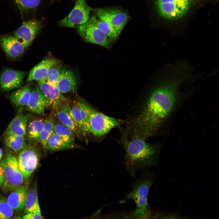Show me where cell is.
I'll return each instance as SVG.
<instances>
[{
  "instance_id": "obj_11",
  "label": "cell",
  "mask_w": 219,
  "mask_h": 219,
  "mask_svg": "<svg viewBox=\"0 0 219 219\" xmlns=\"http://www.w3.org/2000/svg\"><path fill=\"white\" fill-rule=\"evenodd\" d=\"M41 25L40 21L35 19L25 22L15 31L14 36L26 48L38 34Z\"/></svg>"
},
{
  "instance_id": "obj_10",
  "label": "cell",
  "mask_w": 219,
  "mask_h": 219,
  "mask_svg": "<svg viewBox=\"0 0 219 219\" xmlns=\"http://www.w3.org/2000/svg\"><path fill=\"white\" fill-rule=\"evenodd\" d=\"M94 10L99 19L109 23L120 35L129 20L128 15L119 9L97 8Z\"/></svg>"
},
{
  "instance_id": "obj_33",
  "label": "cell",
  "mask_w": 219,
  "mask_h": 219,
  "mask_svg": "<svg viewBox=\"0 0 219 219\" xmlns=\"http://www.w3.org/2000/svg\"><path fill=\"white\" fill-rule=\"evenodd\" d=\"M81 116L84 130V134L90 133L89 119L87 112L79 103L77 104Z\"/></svg>"
},
{
  "instance_id": "obj_38",
  "label": "cell",
  "mask_w": 219,
  "mask_h": 219,
  "mask_svg": "<svg viewBox=\"0 0 219 219\" xmlns=\"http://www.w3.org/2000/svg\"><path fill=\"white\" fill-rule=\"evenodd\" d=\"M3 155V151L2 149L0 148V160L2 158Z\"/></svg>"
},
{
  "instance_id": "obj_26",
  "label": "cell",
  "mask_w": 219,
  "mask_h": 219,
  "mask_svg": "<svg viewBox=\"0 0 219 219\" xmlns=\"http://www.w3.org/2000/svg\"><path fill=\"white\" fill-rule=\"evenodd\" d=\"M4 142L7 146L16 152L21 151L27 145L24 136L16 135H5Z\"/></svg>"
},
{
  "instance_id": "obj_36",
  "label": "cell",
  "mask_w": 219,
  "mask_h": 219,
  "mask_svg": "<svg viewBox=\"0 0 219 219\" xmlns=\"http://www.w3.org/2000/svg\"><path fill=\"white\" fill-rule=\"evenodd\" d=\"M150 219H179L175 217H153L151 216Z\"/></svg>"
},
{
  "instance_id": "obj_32",
  "label": "cell",
  "mask_w": 219,
  "mask_h": 219,
  "mask_svg": "<svg viewBox=\"0 0 219 219\" xmlns=\"http://www.w3.org/2000/svg\"><path fill=\"white\" fill-rule=\"evenodd\" d=\"M17 6L21 10L35 8L40 4V0H14Z\"/></svg>"
},
{
  "instance_id": "obj_12",
  "label": "cell",
  "mask_w": 219,
  "mask_h": 219,
  "mask_svg": "<svg viewBox=\"0 0 219 219\" xmlns=\"http://www.w3.org/2000/svg\"><path fill=\"white\" fill-rule=\"evenodd\" d=\"M25 75L23 71L6 68L0 76V86L4 91H9L20 87Z\"/></svg>"
},
{
  "instance_id": "obj_24",
  "label": "cell",
  "mask_w": 219,
  "mask_h": 219,
  "mask_svg": "<svg viewBox=\"0 0 219 219\" xmlns=\"http://www.w3.org/2000/svg\"><path fill=\"white\" fill-rule=\"evenodd\" d=\"M75 147L74 144L65 141L54 132L49 137L47 144V150L51 151L73 148Z\"/></svg>"
},
{
  "instance_id": "obj_23",
  "label": "cell",
  "mask_w": 219,
  "mask_h": 219,
  "mask_svg": "<svg viewBox=\"0 0 219 219\" xmlns=\"http://www.w3.org/2000/svg\"><path fill=\"white\" fill-rule=\"evenodd\" d=\"M57 116L64 126L71 130L75 134H78L79 132L75 126L71 114V108L69 106L62 105L58 110Z\"/></svg>"
},
{
  "instance_id": "obj_16",
  "label": "cell",
  "mask_w": 219,
  "mask_h": 219,
  "mask_svg": "<svg viewBox=\"0 0 219 219\" xmlns=\"http://www.w3.org/2000/svg\"><path fill=\"white\" fill-rule=\"evenodd\" d=\"M0 45L9 57H17L24 52L25 48L15 36H0Z\"/></svg>"
},
{
  "instance_id": "obj_27",
  "label": "cell",
  "mask_w": 219,
  "mask_h": 219,
  "mask_svg": "<svg viewBox=\"0 0 219 219\" xmlns=\"http://www.w3.org/2000/svg\"><path fill=\"white\" fill-rule=\"evenodd\" d=\"M91 17L96 25L107 36L110 43L117 40L120 35L111 25L105 21L99 19L98 20L94 15Z\"/></svg>"
},
{
  "instance_id": "obj_21",
  "label": "cell",
  "mask_w": 219,
  "mask_h": 219,
  "mask_svg": "<svg viewBox=\"0 0 219 219\" xmlns=\"http://www.w3.org/2000/svg\"><path fill=\"white\" fill-rule=\"evenodd\" d=\"M31 92L30 85H26L11 93L9 97L10 100L16 107L26 106L30 98Z\"/></svg>"
},
{
  "instance_id": "obj_7",
  "label": "cell",
  "mask_w": 219,
  "mask_h": 219,
  "mask_svg": "<svg viewBox=\"0 0 219 219\" xmlns=\"http://www.w3.org/2000/svg\"><path fill=\"white\" fill-rule=\"evenodd\" d=\"M40 158V153L34 146L27 145L19 154L18 165L26 183L32 173L37 168Z\"/></svg>"
},
{
  "instance_id": "obj_5",
  "label": "cell",
  "mask_w": 219,
  "mask_h": 219,
  "mask_svg": "<svg viewBox=\"0 0 219 219\" xmlns=\"http://www.w3.org/2000/svg\"><path fill=\"white\" fill-rule=\"evenodd\" d=\"M79 103L89 115L90 133L94 136H103L122 123V121L98 112L85 103Z\"/></svg>"
},
{
  "instance_id": "obj_29",
  "label": "cell",
  "mask_w": 219,
  "mask_h": 219,
  "mask_svg": "<svg viewBox=\"0 0 219 219\" xmlns=\"http://www.w3.org/2000/svg\"><path fill=\"white\" fill-rule=\"evenodd\" d=\"M61 69V64L59 61L51 65L47 72L46 77L47 82L57 87Z\"/></svg>"
},
{
  "instance_id": "obj_2",
  "label": "cell",
  "mask_w": 219,
  "mask_h": 219,
  "mask_svg": "<svg viewBox=\"0 0 219 219\" xmlns=\"http://www.w3.org/2000/svg\"><path fill=\"white\" fill-rule=\"evenodd\" d=\"M209 2L215 0H153L155 12L163 24L186 23Z\"/></svg>"
},
{
  "instance_id": "obj_4",
  "label": "cell",
  "mask_w": 219,
  "mask_h": 219,
  "mask_svg": "<svg viewBox=\"0 0 219 219\" xmlns=\"http://www.w3.org/2000/svg\"><path fill=\"white\" fill-rule=\"evenodd\" d=\"M152 184L148 179L143 178L134 185L131 192L127 196L126 200H133L136 205L134 211L121 217L120 219H150L152 216L149 209L148 197Z\"/></svg>"
},
{
  "instance_id": "obj_14",
  "label": "cell",
  "mask_w": 219,
  "mask_h": 219,
  "mask_svg": "<svg viewBox=\"0 0 219 219\" xmlns=\"http://www.w3.org/2000/svg\"><path fill=\"white\" fill-rule=\"evenodd\" d=\"M26 106L29 111L43 116L45 109L50 105L48 100L40 89L35 87L31 90L29 101Z\"/></svg>"
},
{
  "instance_id": "obj_13",
  "label": "cell",
  "mask_w": 219,
  "mask_h": 219,
  "mask_svg": "<svg viewBox=\"0 0 219 219\" xmlns=\"http://www.w3.org/2000/svg\"><path fill=\"white\" fill-rule=\"evenodd\" d=\"M39 89L48 100L50 106L56 111L62 106L66 98L63 96L57 87L49 83L46 78L38 82Z\"/></svg>"
},
{
  "instance_id": "obj_20",
  "label": "cell",
  "mask_w": 219,
  "mask_h": 219,
  "mask_svg": "<svg viewBox=\"0 0 219 219\" xmlns=\"http://www.w3.org/2000/svg\"><path fill=\"white\" fill-rule=\"evenodd\" d=\"M24 209L26 214L41 213L36 184L33 185L28 190Z\"/></svg>"
},
{
  "instance_id": "obj_40",
  "label": "cell",
  "mask_w": 219,
  "mask_h": 219,
  "mask_svg": "<svg viewBox=\"0 0 219 219\" xmlns=\"http://www.w3.org/2000/svg\"><path fill=\"white\" fill-rule=\"evenodd\" d=\"M54 0H51V2L54 1Z\"/></svg>"
},
{
  "instance_id": "obj_17",
  "label": "cell",
  "mask_w": 219,
  "mask_h": 219,
  "mask_svg": "<svg viewBox=\"0 0 219 219\" xmlns=\"http://www.w3.org/2000/svg\"><path fill=\"white\" fill-rule=\"evenodd\" d=\"M28 190L27 183H26L11 192L6 201L13 211L24 209Z\"/></svg>"
},
{
  "instance_id": "obj_25",
  "label": "cell",
  "mask_w": 219,
  "mask_h": 219,
  "mask_svg": "<svg viewBox=\"0 0 219 219\" xmlns=\"http://www.w3.org/2000/svg\"><path fill=\"white\" fill-rule=\"evenodd\" d=\"M54 118L52 115H50L45 120L43 128L40 134V141L43 152L46 153L48 150L47 144L48 140L54 132Z\"/></svg>"
},
{
  "instance_id": "obj_35",
  "label": "cell",
  "mask_w": 219,
  "mask_h": 219,
  "mask_svg": "<svg viewBox=\"0 0 219 219\" xmlns=\"http://www.w3.org/2000/svg\"><path fill=\"white\" fill-rule=\"evenodd\" d=\"M4 178V172L2 165L0 162V186H2Z\"/></svg>"
},
{
  "instance_id": "obj_1",
  "label": "cell",
  "mask_w": 219,
  "mask_h": 219,
  "mask_svg": "<svg viewBox=\"0 0 219 219\" xmlns=\"http://www.w3.org/2000/svg\"><path fill=\"white\" fill-rule=\"evenodd\" d=\"M185 66L177 65L151 90L134 121L133 131L137 135L146 139L156 134L175 112L186 96L182 85L191 76Z\"/></svg>"
},
{
  "instance_id": "obj_28",
  "label": "cell",
  "mask_w": 219,
  "mask_h": 219,
  "mask_svg": "<svg viewBox=\"0 0 219 219\" xmlns=\"http://www.w3.org/2000/svg\"><path fill=\"white\" fill-rule=\"evenodd\" d=\"M54 131L66 142L74 144L75 134L70 129L59 123L54 124Z\"/></svg>"
},
{
  "instance_id": "obj_8",
  "label": "cell",
  "mask_w": 219,
  "mask_h": 219,
  "mask_svg": "<svg viewBox=\"0 0 219 219\" xmlns=\"http://www.w3.org/2000/svg\"><path fill=\"white\" fill-rule=\"evenodd\" d=\"M78 31L86 42L107 48L109 46L110 42L108 38L96 25L91 17L86 23L78 26Z\"/></svg>"
},
{
  "instance_id": "obj_3",
  "label": "cell",
  "mask_w": 219,
  "mask_h": 219,
  "mask_svg": "<svg viewBox=\"0 0 219 219\" xmlns=\"http://www.w3.org/2000/svg\"><path fill=\"white\" fill-rule=\"evenodd\" d=\"M122 141L126 168L131 174L134 175L137 169L155 163L160 148V144H149L139 137H134L130 140L124 137Z\"/></svg>"
},
{
  "instance_id": "obj_6",
  "label": "cell",
  "mask_w": 219,
  "mask_h": 219,
  "mask_svg": "<svg viewBox=\"0 0 219 219\" xmlns=\"http://www.w3.org/2000/svg\"><path fill=\"white\" fill-rule=\"evenodd\" d=\"M4 172L3 190L11 192L24 184V179L19 169L18 159L11 153H7L0 162Z\"/></svg>"
},
{
  "instance_id": "obj_31",
  "label": "cell",
  "mask_w": 219,
  "mask_h": 219,
  "mask_svg": "<svg viewBox=\"0 0 219 219\" xmlns=\"http://www.w3.org/2000/svg\"><path fill=\"white\" fill-rule=\"evenodd\" d=\"M71 111L75 126L79 132H81L84 134L83 124L77 105H74L71 108Z\"/></svg>"
},
{
  "instance_id": "obj_19",
  "label": "cell",
  "mask_w": 219,
  "mask_h": 219,
  "mask_svg": "<svg viewBox=\"0 0 219 219\" xmlns=\"http://www.w3.org/2000/svg\"><path fill=\"white\" fill-rule=\"evenodd\" d=\"M58 61L53 59H48L42 61L30 71L27 80V82H30L34 80L39 82L46 78L50 67Z\"/></svg>"
},
{
  "instance_id": "obj_39",
  "label": "cell",
  "mask_w": 219,
  "mask_h": 219,
  "mask_svg": "<svg viewBox=\"0 0 219 219\" xmlns=\"http://www.w3.org/2000/svg\"><path fill=\"white\" fill-rule=\"evenodd\" d=\"M12 219H23L20 216H16L13 217Z\"/></svg>"
},
{
  "instance_id": "obj_34",
  "label": "cell",
  "mask_w": 219,
  "mask_h": 219,
  "mask_svg": "<svg viewBox=\"0 0 219 219\" xmlns=\"http://www.w3.org/2000/svg\"><path fill=\"white\" fill-rule=\"evenodd\" d=\"M23 219H44L41 213H31L26 214L23 217Z\"/></svg>"
},
{
  "instance_id": "obj_30",
  "label": "cell",
  "mask_w": 219,
  "mask_h": 219,
  "mask_svg": "<svg viewBox=\"0 0 219 219\" xmlns=\"http://www.w3.org/2000/svg\"><path fill=\"white\" fill-rule=\"evenodd\" d=\"M13 212L6 200L0 195V219H11Z\"/></svg>"
},
{
  "instance_id": "obj_37",
  "label": "cell",
  "mask_w": 219,
  "mask_h": 219,
  "mask_svg": "<svg viewBox=\"0 0 219 219\" xmlns=\"http://www.w3.org/2000/svg\"><path fill=\"white\" fill-rule=\"evenodd\" d=\"M99 211H97V213L94 214L92 216L88 217H87L85 218V219H95L97 215L99 214Z\"/></svg>"
},
{
  "instance_id": "obj_9",
  "label": "cell",
  "mask_w": 219,
  "mask_h": 219,
  "mask_svg": "<svg viewBox=\"0 0 219 219\" xmlns=\"http://www.w3.org/2000/svg\"><path fill=\"white\" fill-rule=\"evenodd\" d=\"M93 9L88 6L86 0H76L74 7L69 14L58 22L61 26L74 28L86 23L89 19Z\"/></svg>"
},
{
  "instance_id": "obj_22",
  "label": "cell",
  "mask_w": 219,
  "mask_h": 219,
  "mask_svg": "<svg viewBox=\"0 0 219 219\" xmlns=\"http://www.w3.org/2000/svg\"><path fill=\"white\" fill-rule=\"evenodd\" d=\"M45 120L36 118L29 121L26 130L27 139L32 142L40 141V134L43 130Z\"/></svg>"
},
{
  "instance_id": "obj_18",
  "label": "cell",
  "mask_w": 219,
  "mask_h": 219,
  "mask_svg": "<svg viewBox=\"0 0 219 219\" xmlns=\"http://www.w3.org/2000/svg\"><path fill=\"white\" fill-rule=\"evenodd\" d=\"M77 81L75 76L71 71L62 68L57 84V87L62 93L74 92L76 89Z\"/></svg>"
},
{
  "instance_id": "obj_15",
  "label": "cell",
  "mask_w": 219,
  "mask_h": 219,
  "mask_svg": "<svg viewBox=\"0 0 219 219\" xmlns=\"http://www.w3.org/2000/svg\"><path fill=\"white\" fill-rule=\"evenodd\" d=\"M31 117L30 114H25L19 112L8 125L4 135H16L24 136L26 134L28 124Z\"/></svg>"
}]
</instances>
